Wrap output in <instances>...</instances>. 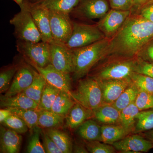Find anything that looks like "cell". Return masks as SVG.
<instances>
[{
  "instance_id": "cell-48",
  "label": "cell",
  "mask_w": 153,
  "mask_h": 153,
  "mask_svg": "<svg viewBox=\"0 0 153 153\" xmlns=\"http://www.w3.org/2000/svg\"><path fill=\"white\" fill-rule=\"evenodd\" d=\"M13 1H14L17 4L19 5L20 7L22 5L24 0H13Z\"/></svg>"
},
{
  "instance_id": "cell-40",
  "label": "cell",
  "mask_w": 153,
  "mask_h": 153,
  "mask_svg": "<svg viewBox=\"0 0 153 153\" xmlns=\"http://www.w3.org/2000/svg\"><path fill=\"white\" fill-rule=\"evenodd\" d=\"M43 140V146L47 153H63L53 140L47 134L45 130H42L41 134Z\"/></svg>"
},
{
  "instance_id": "cell-7",
  "label": "cell",
  "mask_w": 153,
  "mask_h": 153,
  "mask_svg": "<svg viewBox=\"0 0 153 153\" xmlns=\"http://www.w3.org/2000/svg\"><path fill=\"white\" fill-rule=\"evenodd\" d=\"M49 15L53 40L57 43L66 44L73 31V22L70 19L69 14L49 10Z\"/></svg>"
},
{
  "instance_id": "cell-2",
  "label": "cell",
  "mask_w": 153,
  "mask_h": 153,
  "mask_svg": "<svg viewBox=\"0 0 153 153\" xmlns=\"http://www.w3.org/2000/svg\"><path fill=\"white\" fill-rule=\"evenodd\" d=\"M109 40L105 38L88 46L72 49L74 79L87 75L96 63L105 56Z\"/></svg>"
},
{
  "instance_id": "cell-39",
  "label": "cell",
  "mask_w": 153,
  "mask_h": 153,
  "mask_svg": "<svg viewBox=\"0 0 153 153\" xmlns=\"http://www.w3.org/2000/svg\"><path fill=\"white\" fill-rule=\"evenodd\" d=\"M134 72L153 78V62L146 61L140 57L136 60Z\"/></svg>"
},
{
  "instance_id": "cell-32",
  "label": "cell",
  "mask_w": 153,
  "mask_h": 153,
  "mask_svg": "<svg viewBox=\"0 0 153 153\" xmlns=\"http://www.w3.org/2000/svg\"><path fill=\"white\" fill-rule=\"evenodd\" d=\"M140 111L134 102H133L120 111L119 124L125 126L135 128L136 117Z\"/></svg>"
},
{
  "instance_id": "cell-42",
  "label": "cell",
  "mask_w": 153,
  "mask_h": 153,
  "mask_svg": "<svg viewBox=\"0 0 153 153\" xmlns=\"http://www.w3.org/2000/svg\"><path fill=\"white\" fill-rule=\"evenodd\" d=\"M139 15L144 19L153 22V3L148 4L140 8Z\"/></svg>"
},
{
  "instance_id": "cell-12",
  "label": "cell",
  "mask_w": 153,
  "mask_h": 153,
  "mask_svg": "<svg viewBox=\"0 0 153 153\" xmlns=\"http://www.w3.org/2000/svg\"><path fill=\"white\" fill-rule=\"evenodd\" d=\"M108 0H80L72 12L88 20L101 19L109 11Z\"/></svg>"
},
{
  "instance_id": "cell-26",
  "label": "cell",
  "mask_w": 153,
  "mask_h": 153,
  "mask_svg": "<svg viewBox=\"0 0 153 153\" xmlns=\"http://www.w3.org/2000/svg\"><path fill=\"white\" fill-rule=\"evenodd\" d=\"M65 118L52 111L41 110L38 126L42 128H56L63 125Z\"/></svg>"
},
{
  "instance_id": "cell-38",
  "label": "cell",
  "mask_w": 153,
  "mask_h": 153,
  "mask_svg": "<svg viewBox=\"0 0 153 153\" xmlns=\"http://www.w3.org/2000/svg\"><path fill=\"white\" fill-rule=\"evenodd\" d=\"M134 103L140 111L153 108V94L139 90Z\"/></svg>"
},
{
  "instance_id": "cell-8",
  "label": "cell",
  "mask_w": 153,
  "mask_h": 153,
  "mask_svg": "<svg viewBox=\"0 0 153 153\" xmlns=\"http://www.w3.org/2000/svg\"><path fill=\"white\" fill-rule=\"evenodd\" d=\"M38 28L44 42L51 43L55 42L52 37L50 27L49 10L45 7L29 0H24Z\"/></svg>"
},
{
  "instance_id": "cell-14",
  "label": "cell",
  "mask_w": 153,
  "mask_h": 153,
  "mask_svg": "<svg viewBox=\"0 0 153 153\" xmlns=\"http://www.w3.org/2000/svg\"><path fill=\"white\" fill-rule=\"evenodd\" d=\"M97 79L102 92L103 104H112L131 83L130 78L124 79Z\"/></svg>"
},
{
  "instance_id": "cell-30",
  "label": "cell",
  "mask_w": 153,
  "mask_h": 153,
  "mask_svg": "<svg viewBox=\"0 0 153 153\" xmlns=\"http://www.w3.org/2000/svg\"><path fill=\"white\" fill-rule=\"evenodd\" d=\"M60 91V89L47 82L38 104V109L41 110L51 111L53 103Z\"/></svg>"
},
{
  "instance_id": "cell-33",
  "label": "cell",
  "mask_w": 153,
  "mask_h": 153,
  "mask_svg": "<svg viewBox=\"0 0 153 153\" xmlns=\"http://www.w3.org/2000/svg\"><path fill=\"white\" fill-rule=\"evenodd\" d=\"M131 82L139 90L153 94V78L134 72L130 76Z\"/></svg>"
},
{
  "instance_id": "cell-44",
  "label": "cell",
  "mask_w": 153,
  "mask_h": 153,
  "mask_svg": "<svg viewBox=\"0 0 153 153\" xmlns=\"http://www.w3.org/2000/svg\"><path fill=\"white\" fill-rule=\"evenodd\" d=\"M13 114L10 110L8 108H2L0 110V122L1 123L10 116Z\"/></svg>"
},
{
  "instance_id": "cell-45",
  "label": "cell",
  "mask_w": 153,
  "mask_h": 153,
  "mask_svg": "<svg viewBox=\"0 0 153 153\" xmlns=\"http://www.w3.org/2000/svg\"><path fill=\"white\" fill-rule=\"evenodd\" d=\"M72 152L76 153H87L88 152L86 148L84 147L82 145H75L73 147Z\"/></svg>"
},
{
  "instance_id": "cell-6",
  "label": "cell",
  "mask_w": 153,
  "mask_h": 153,
  "mask_svg": "<svg viewBox=\"0 0 153 153\" xmlns=\"http://www.w3.org/2000/svg\"><path fill=\"white\" fill-rule=\"evenodd\" d=\"M16 48L31 64L44 67L50 63L49 43L42 41L32 42L18 40Z\"/></svg>"
},
{
  "instance_id": "cell-4",
  "label": "cell",
  "mask_w": 153,
  "mask_h": 153,
  "mask_svg": "<svg viewBox=\"0 0 153 153\" xmlns=\"http://www.w3.org/2000/svg\"><path fill=\"white\" fill-rule=\"evenodd\" d=\"M21 11L10 20L14 27V33L18 40L32 42L42 41L41 34L26 4L23 2Z\"/></svg>"
},
{
  "instance_id": "cell-18",
  "label": "cell",
  "mask_w": 153,
  "mask_h": 153,
  "mask_svg": "<svg viewBox=\"0 0 153 153\" xmlns=\"http://www.w3.org/2000/svg\"><path fill=\"white\" fill-rule=\"evenodd\" d=\"M134 128L120 124L104 125L102 126V142L112 145L134 132Z\"/></svg>"
},
{
  "instance_id": "cell-11",
  "label": "cell",
  "mask_w": 153,
  "mask_h": 153,
  "mask_svg": "<svg viewBox=\"0 0 153 153\" xmlns=\"http://www.w3.org/2000/svg\"><path fill=\"white\" fill-rule=\"evenodd\" d=\"M136 60L114 62L101 68L96 76L98 79H124L130 78L134 71Z\"/></svg>"
},
{
  "instance_id": "cell-5",
  "label": "cell",
  "mask_w": 153,
  "mask_h": 153,
  "mask_svg": "<svg viewBox=\"0 0 153 153\" xmlns=\"http://www.w3.org/2000/svg\"><path fill=\"white\" fill-rule=\"evenodd\" d=\"M105 38L97 25L73 22L72 34L66 45L71 49L85 47Z\"/></svg>"
},
{
  "instance_id": "cell-28",
  "label": "cell",
  "mask_w": 153,
  "mask_h": 153,
  "mask_svg": "<svg viewBox=\"0 0 153 153\" xmlns=\"http://www.w3.org/2000/svg\"><path fill=\"white\" fill-rule=\"evenodd\" d=\"M139 91L138 88L131 82L113 103V105L120 111H121L127 106L134 102Z\"/></svg>"
},
{
  "instance_id": "cell-47",
  "label": "cell",
  "mask_w": 153,
  "mask_h": 153,
  "mask_svg": "<svg viewBox=\"0 0 153 153\" xmlns=\"http://www.w3.org/2000/svg\"><path fill=\"white\" fill-rule=\"evenodd\" d=\"M146 135L150 140L153 143V130L148 132Z\"/></svg>"
},
{
  "instance_id": "cell-46",
  "label": "cell",
  "mask_w": 153,
  "mask_h": 153,
  "mask_svg": "<svg viewBox=\"0 0 153 153\" xmlns=\"http://www.w3.org/2000/svg\"><path fill=\"white\" fill-rule=\"evenodd\" d=\"M149 0H133V6L132 8L140 9L144 6Z\"/></svg>"
},
{
  "instance_id": "cell-17",
  "label": "cell",
  "mask_w": 153,
  "mask_h": 153,
  "mask_svg": "<svg viewBox=\"0 0 153 153\" xmlns=\"http://www.w3.org/2000/svg\"><path fill=\"white\" fill-rule=\"evenodd\" d=\"M22 140V137L20 134L3 125L1 126V153H19L21 149Z\"/></svg>"
},
{
  "instance_id": "cell-10",
  "label": "cell",
  "mask_w": 153,
  "mask_h": 153,
  "mask_svg": "<svg viewBox=\"0 0 153 153\" xmlns=\"http://www.w3.org/2000/svg\"><path fill=\"white\" fill-rule=\"evenodd\" d=\"M131 14V10L111 9L100 19L97 26L105 38L111 39L116 34Z\"/></svg>"
},
{
  "instance_id": "cell-15",
  "label": "cell",
  "mask_w": 153,
  "mask_h": 153,
  "mask_svg": "<svg viewBox=\"0 0 153 153\" xmlns=\"http://www.w3.org/2000/svg\"><path fill=\"white\" fill-rule=\"evenodd\" d=\"M116 150L122 153L147 152L153 148V143L137 134L128 135L112 144Z\"/></svg>"
},
{
  "instance_id": "cell-23",
  "label": "cell",
  "mask_w": 153,
  "mask_h": 153,
  "mask_svg": "<svg viewBox=\"0 0 153 153\" xmlns=\"http://www.w3.org/2000/svg\"><path fill=\"white\" fill-rule=\"evenodd\" d=\"M79 136L85 140L102 142V126L95 121L87 120L78 128Z\"/></svg>"
},
{
  "instance_id": "cell-9",
  "label": "cell",
  "mask_w": 153,
  "mask_h": 153,
  "mask_svg": "<svg viewBox=\"0 0 153 153\" xmlns=\"http://www.w3.org/2000/svg\"><path fill=\"white\" fill-rule=\"evenodd\" d=\"M50 63L59 71L70 74L73 72L72 49L66 44L56 42L49 43Z\"/></svg>"
},
{
  "instance_id": "cell-35",
  "label": "cell",
  "mask_w": 153,
  "mask_h": 153,
  "mask_svg": "<svg viewBox=\"0 0 153 153\" xmlns=\"http://www.w3.org/2000/svg\"><path fill=\"white\" fill-rule=\"evenodd\" d=\"M1 124L4 126L11 129L20 134L25 133L28 131L29 129L23 120L17 115L13 113Z\"/></svg>"
},
{
  "instance_id": "cell-1",
  "label": "cell",
  "mask_w": 153,
  "mask_h": 153,
  "mask_svg": "<svg viewBox=\"0 0 153 153\" xmlns=\"http://www.w3.org/2000/svg\"><path fill=\"white\" fill-rule=\"evenodd\" d=\"M153 39V22L139 14H131L116 34L110 39L105 56L134 57Z\"/></svg>"
},
{
  "instance_id": "cell-3",
  "label": "cell",
  "mask_w": 153,
  "mask_h": 153,
  "mask_svg": "<svg viewBox=\"0 0 153 153\" xmlns=\"http://www.w3.org/2000/svg\"><path fill=\"white\" fill-rule=\"evenodd\" d=\"M70 94L76 102L91 110L103 104L101 88L94 77L79 80L76 90Z\"/></svg>"
},
{
  "instance_id": "cell-34",
  "label": "cell",
  "mask_w": 153,
  "mask_h": 153,
  "mask_svg": "<svg viewBox=\"0 0 153 153\" xmlns=\"http://www.w3.org/2000/svg\"><path fill=\"white\" fill-rule=\"evenodd\" d=\"M32 135L30 137L27 147L28 153H45V150L40 141V136L42 133V128L37 126L32 130Z\"/></svg>"
},
{
  "instance_id": "cell-13",
  "label": "cell",
  "mask_w": 153,
  "mask_h": 153,
  "mask_svg": "<svg viewBox=\"0 0 153 153\" xmlns=\"http://www.w3.org/2000/svg\"><path fill=\"white\" fill-rule=\"evenodd\" d=\"M31 65L43 76L48 84L60 91L70 93L71 81L70 74L59 71L50 63L44 67Z\"/></svg>"
},
{
  "instance_id": "cell-43",
  "label": "cell",
  "mask_w": 153,
  "mask_h": 153,
  "mask_svg": "<svg viewBox=\"0 0 153 153\" xmlns=\"http://www.w3.org/2000/svg\"><path fill=\"white\" fill-rule=\"evenodd\" d=\"M138 56L145 57L150 62H153V39L145 45L139 53Z\"/></svg>"
},
{
  "instance_id": "cell-27",
  "label": "cell",
  "mask_w": 153,
  "mask_h": 153,
  "mask_svg": "<svg viewBox=\"0 0 153 153\" xmlns=\"http://www.w3.org/2000/svg\"><path fill=\"white\" fill-rule=\"evenodd\" d=\"M47 82L38 71H34V78L32 84L23 93L39 104Z\"/></svg>"
},
{
  "instance_id": "cell-21",
  "label": "cell",
  "mask_w": 153,
  "mask_h": 153,
  "mask_svg": "<svg viewBox=\"0 0 153 153\" xmlns=\"http://www.w3.org/2000/svg\"><path fill=\"white\" fill-rule=\"evenodd\" d=\"M93 117L105 125L119 124L120 111L112 104H103L93 110Z\"/></svg>"
},
{
  "instance_id": "cell-20",
  "label": "cell",
  "mask_w": 153,
  "mask_h": 153,
  "mask_svg": "<svg viewBox=\"0 0 153 153\" xmlns=\"http://www.w3.org/2000/svg\"><path fill=\"white\" fill-rule=\"evenodd\" d=\"M0 106L1 108L37 109L38 108V105L22 92L12 97L1 95Z\"/></svg>"
},
{
  "instance_id": "cell-19",
  "label": "cell",
  "mask_w": 153,
  "mask_h": 153,
  "mask_svg": "<svg viewBox=\"0 0 153 153\" xmlns=\"http://www.w3.org/2000/svg\"><path fill=\"white\" fill-rule=\"evenodd\" d=\"M93 116V111L76 102L65 116V123L69 128H78L84 122Z\"/></svg>"
},
{
  "instance_id": "cell-25",
  "label": "cell",
  "mask_w": 153,
  "mask_h": 153,
  "mask_svg": "<svg viewBox=\"0 0 153 153\" xmlns=\"http://www.w3.org/2000/svg\"><path fill=\"white\" fill-rule=\"evenodd\" d=\"M76 102L70 93L60 91L53 103L51 111L65 117Z\"/></svg>"
},
{
  "instance_id": "cell-24",
  "label": "cell",
  "mask_w": 153,
  "mask_h": 153,
  "mask_svg": "<svg viewBox=\"0 0 153 153\" xmlns=\"http://www.w3.org/2000/svg\"><path fill=\"white\" fill-rule=\"evenodd\" d=\"M45 131L63 153L72 152L73 145L67 134L56 128H48Z\"/></svg>"
},
{
  "instance_id": "cell-36",
  "label": "cell",
  "mask_w": 153,
  "mask_h": 153,
  "mask_svg": "<svg viewBox=\"0 0 153 153\" xmlns=\"http://www.w3.org/2000/svg\"><path fill=\"white\" fill-rule=\"evenodd\" d=\"M85 147L91 153H114L116 150L112 145L98 140H86Z\"/></svg>"
},
{
  "instance_id": "cell-37",
  "label": "cell",
  "mask_w": 153,
  "mask_h": 153,
  "mask_svg": "<svg viewBox=\"0 0 153 153\" xmlns=\"http://www.w3.org/2000/svg\"><path fill=\"white\" fill-rule=\"evenodd\" d=\"M18 68L16 66H11L6 68L0 74V93L6 92L10 86L12 79L16 73Z\"/></svg>"
},
{
  "instance_id": "cell-22",
  "label": "cell",
  "mask_w": 153,
  "mask_h": 153,
  "mask_svg": "<svg viewBox=\"0 0 153 153\" xmlns=\"http://www.w3.org/2000/svg\"><path fill=\"white\" fill-rule=\"evenodd\" d=\"M38 3L49 10L70 14L78 5L80 0H29Z\"/></svg>"
},
{
  "instance_id": "cell-29",
  "label": "cell",
  "mask_w": 153,
  "mask_h": 153,
  "mask_svg": "<svg viewBox=\"0 0 153 153\" xmlns=\"http://www.w3.org/2000/svg\"><path fill=\"white\" fill-rule=\"evenodd\" d=\"M8 108L13 114L17 115L23 120L30 129L32 130L34 127L38 126V118L41 111L38 108Z\"/></svg>"
},
{
  "instance_id": "cell-41",
  "label": "cell",
  "mask_w": 153,
  "mask_h": 153,
  "mask_svg": "<svg viewBox=\"0 0 153 153\" xmlns=\"http://www.w3.org/2000/svg\"><path fill=\"white\" fill-rule=\"evenodd\" d=\"M111 9L121 10H131L133 0H108Z\"/></svg>"
},
{
  "instance_id": "cell-31",
  "label": "cell",
  "mask_w": 153,
  "mask_h": 153,
  "mask_svg": "<svg viewBox=\"0 0 153 153\" xmlns=\"http://www.w3.org/2000/svg\"><path fill=\"white\" fill-rule=\"evenodd\" d=\"M136 120L135 133L153 129V108L140 111Z\"/></svg>"
},
{
  "instance_id": "cell-49",
  "label": "cell",
  "mask_w": 153,
  "mask_h": 153,
  "mask_svg": "<svg viewBox=\"0 0 153 153\" xmlns=\"http://www.w3.org/2000/svg\"><path fill=\"white\" fill-rule=\"evenodd\" d=\"M152 3H153V0H149V1H148V2L147 3V4H152Z\"/></svg>"
},
{
  "instance_id": "cell-16",
  "label": "cell",
  "mask_w": 153,
  "mask_h": 153,
  "mask_svg": "<svg viewBox=\"0 0 153 153\" xmlns=\"http://www.w3.org/2000/svg\"><path fill=\"white\" fill-rule=\"evenodd\" d=\"M34 78V70L27 66L18 68L6 97L13 96L22 93L32 84Z\"/></svg>"
}]
</instances>
